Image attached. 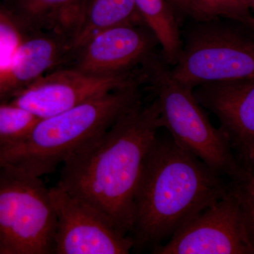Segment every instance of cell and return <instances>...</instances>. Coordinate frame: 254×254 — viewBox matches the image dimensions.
<instances>
[{
  "label": "cell",
  "mask_w": 254,
  "mask_h": 254,
  "mask_svg": "<svg viewBox=\"0 0 254 254\" xmlns=\"http://www.w3.org/2000/svg\"><path fill=\"white\" fill-rule=\"evenodd\" d=\"M139 68L143 85L158 101L163 127L174 141L230 182L242 180L247 171L228 136L212 125L193 89L174 76L162 53L154 52Z\"/></svg>",
  "instance_id": "4"
},
{
  "label": "cell",
  "mask_w": 254,
  "mask_h": 254,
  "mask_svg": "<svg viewBox=\"0 0 254 254\" xmlns=\"http://www.w3.org/2000/svg\"><path fill=\"white\" fill-rule=\"evenodd\" d=\"M82 0H9L8 9L25 30L52 32L71 38Z\"/></svg>",
  "instance_id": "14"
},
{
  "label": "cell",
  "mask_w": 254,
  "mask_h": 254,
  "mask_svg": "<svg viewBox=\"0 0 254 254\" xmlns=\"http://www.w3.org/2000/svg\"><path fill=\"white\" fill-rule=\"evenodd\" d=\"M134 103L133 93L123 88L54 116L39 119L20 141L0 148V168L37 177L53 173Z\"/></svg>",
  "instance_id": "3"
},
{
  "label": "cell",
  "mask_w": 254,
  "mask_h": 254,
  "mask_svg": "<svg viewBox=\"0 0 254 254\" xmlns=\"http://www.w3.org/2000/svg\"><path fill=\"white\" fill-rule=\"evenodd\" d=\"M203 109L218 118L247 171L254 163V78L204 83L193 88Z\"/></svg>",
  "instance_id": "11"
},
{
  "label": "cell",
  "mask_w": 254,
  "mask_h": 254,
  "mask_svg": "<svg viewBox=\"0 0 254 254\" xmlns=\"http://www.w3.org/2000/svg\"><path fill=\"white\" fill-rule=\"evenodd\" d=\"M160 128L158 101L141 100L63 164L58 185L129 235L142 165Z\"/></svg>",
  "instance_id": "1"
},
{
  "label": "cell",
  "mask_w": 254,
  "mask_h": 254,
  "mask_svg": "<svg viewBox=\"0 0 254 254\" xmlns=\"http://www.w3.org/2000/svg\"><path fill=\"white\" fill-rule=\"evenodd\" d=\"M190 21L203 22L219 18L245 23L252 16L248 0H168Z\"/></svg>",
  "instance_id": "16"
},
{
  "label": "cell",
  "mask_w": 254,
  "mask_h": 254,
  "mask_svg": "<svg viewBox=\"0 0 254 254\" xmlns=\"http://www.w3.org/2000/svg\"><path fill=\"white\" fill-rule=\"evenodd\" d=\"M160 46L154 33L145 24H124L95 34L73 52L71 67L87 74L111 76L130 72Z\"/></svg>",
  "instance_id": "10"
},
{
  "label": "cell",
  "mask_w": 254,
  "mask_h": 254,
  "mask_svg": "<svg viewBox=\"0 0 254 254\" xmlns=\"http://www.w3.org/2000/svg\"><path fill=\"white\" fill-rule=\"evenodd\" d=\"M25 31L9 9L0 7V68L9 63L15 50L27 37Z\"/></svg>",
  "instance_id": "18"
},
{
  "label": "cell",
  "mask_w": 254,
  "mask_h": 254,
  "mask_svg": "<svg viewBox=\"0 0 254 254\" xmlns=\"http://www.w3.org/2000/svg\"><path fill=\"white\" fill-rule=\"evenodd\" d=\"M134 84L142 86L139 68L106 76H92L73 67L62 68L42 76L18 92L10 102L43 119Z\"/></svg>",
  "instance_id": "8"
},
{
  "label": "cell",
  "mask_w": 254,
  "mask_h": 254,
  "mask_svg": "<svg viewBox=\"0 0 254 254\" xmlns=\"http://www.w3.org/2000/svg\"><path fill=\"white\" fill-rule=\"evenodd\" d=\"M68 37L38 31L32 33L13 53L9 63L0 68V102L12 99L48 70L71 58Z\"/></svg>",
  "instance_id": "12"
},
{
  "label": "cell",
  "mask_w": 254,
  "mask_h": 254,
  "mask_svg": "<svg viewBox=\"0 0 254 254\" xmlns=\"http://www.w3.org/2000/svg\"><path fill=\"white\" fill-rule=\"evenodd\" d=\"M230 20L190 21L181 31L182 48L174 76L193 88L212 82L254 78V33Z\"/></svg>",
  "instance_id": "5"
},
{
  "label": "cell",
  "mask_w": 254,
  "mask_h": 254,
  "mask_svg": "<svg viewBox=\"0 0 254 254\" xmlns=\"http://www.w3.org/2000/svg\"><path fill=\"white\" fill-rule=\"evenodd\" d=\"M56 215L55 254H127L129 235L119 231L96 209L57 185L50 188Z\"/></svg>",
  "instance_id": "9"
},
{
  "label": "cell",
  "mask_w": 254,
  "mask_h": 254,
  "mask_svg": "<svg viewBox=\"0 0 254 254\" xmlns=\"http://www.w3.org/2000/svg\"><path fill=\"white\" fill-rule=\"evenodd\" d=\"M0 254H1V252H0Z\"/></svg>",
  "instance_id": "22"
},
{
  "label": "cell",
  "mask_w": 254,
  "mask_h": 254,
  "mask_svg": "<svg viewBox=\"0 0 254 254\" xmlns=\"http://www.w3.org/2000/svg\"><path fill=\"white\" fill-rule=\"evenodd\" d=\"M254 170V163L253 167H252V170Z\"/></svg>",
  "instance_id": "21"
},
{
  "label": "cell",
  "mask_w": 254,
  "mask_h": 254,
  "mask_svg": "<svg viewBox=\"0 0 254 254\" xmlns=\"http://www.w3.org/2000/svg\"><path fill=\"white\" fill-rule=\"evenodd\" d=\"M230 187L240 203L246 230L254 250V170L247 172L240 181L230 182Z\"/></svg>",
  "instance_id": "19"
},
{
  "label": "cell",
  "mask_w": 254,
  "mask_h": 254,
  "mask_svg": "<svg viewBox=\"0 0 254 254\" xmlns=\"http://www.w3.org/2000/svg\"><path fill=\"white\" fill-rule=\"evenodd\" d=\"M153 254H254L240 203L226 194L180 227Z\"/></svg>",
  "instance_id": "7"
},
{
  "label": "cell",
  "mask_w": 254,
  "mask_h": 254,
  "mask_svg": "<svg viewBox=\"0 0 254 254\" xmlns=\"http://www.w3.org/2000/svg\"><path fill=\"white\" fill-rule=\"evenodd\" d=\"M124 24H145L134 0H82L71 38V56L99 32Z\"/></svg>",
  "instance_id": "13"
},
{
  "label": "cell",
  "mask_w": 254,
  "mask_h": 254,
  "mask_svg": "<svg viewBox=\"0 0 254 254\" xmlns=\"http://www.w3.org/2000/svg\"><path fill=\"white\" fill-rule=\"evenodd\" d=\"M249 4H250V8L254 9V0H248Z\"/></svg>",
  "instance_id": "20"
},
{
  "label": "cell",
  "mask_w": 254,
  "mask_h": 254,
  "mask_svg": "<svg viewBox=\"0 0 254 254\" xmlns=\"http://www.w3.org/2000/svg\"><path fill=\"white\" fill-rule=\"evenodd\" d=\"M134 2L143 22L158 40L164 58L173 66L180 58L182 40L173 6L168 0H134Z\"/></svg>",
  "instance_id": "15"
},
{
  "label": "cell",
  "mask_w": 254,
  "mask_h": 254,
  "mask_svg": "<svg viewBox=\"0 0 254 254\" xmlns=\"http://www.w3.org/2000/svg\"><path fill=\"white\" fill-rule=\"evenodd\" d=\"M56 215L41 177L0 168L1 254H54Z\"/></svg>",
  "instance_id": "6"
},
{
  "label": "cell",
  "mask_w": 254,
  "mask_h": 254,
  "mask_svg": "<svg viewBox=\"0 0 254 254\" xmlns=\"http://www.w3.org/2000/svg\"><path fill=\"white\" fill-rule=\"evenodd\" d=\"M38 120L11 102H0V148L20 141Z\"/></svg>",
  "instance_id": "17"
},
{
  "label": "cell",
  "mask_w": 254,
  "mask_h": 254,
  "mask_svg": "<svg viewBox=\"0 0 254 254\" xmlns=\"http://www.w3.org/2000/svg\"><path fill=\"white\" fill-rule=\"evenodd\" d=\"M230 187V180L172 137L157 136L143 160L133 198L132 251L153 252Z\"/></svg>",
  "instance_id": "2"
}]
</instances>
